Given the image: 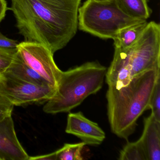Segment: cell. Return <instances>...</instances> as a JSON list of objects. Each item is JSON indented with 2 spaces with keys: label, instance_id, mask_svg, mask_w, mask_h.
Returning a JSON list of instances; mask_svg holds the SVG:
<instances>
[{
  "label": "cell",
  "instance_id": "obj_4",
  "mask_svg": "<svg viewBox=\"0 0 160 160\" xmlns=\"http://www.w3.org/2000/svg\"><path fill=\"white\" fill-rule=\"evenodd\" d=\"M143 21L124 13L116 0H87L78 10L79 29L102 39H113L122 29Z\"/></svg>",
  "mask_w": 160,
  "mask_h": 160
},
{
  "label": "cell",
  "instance_id": "obj_22",
  "mask_svg": "<svg viewBox=\"0 0 160 160\" xmlns=\"http://www.w3.org/2000/svg\"><path fill=\"white\" fill-rule=\"evenodd\" d=\"M8 10L7 3L5 0H0V23L4 19Z\"/></svg>",
  "mask_w": 160,
  "mask_h": 160
},
{
  "label": "cell",
  "instance_id": "obj_6",
  "mask_svg": "<svg viewBox=\"0 0 160 160\" xmlns=\"http://www.w3.org/2000/svg\"><path fill=\"white\" fill-rule=\"evenodd\" d=\"M56 90V87L30 83L7 72L2 74L0 94L14 106L45 102L54 96Z\"/></svg>",
  "mask_w": 160,
  "mask_h": 160
},
{
  "label": "cell",
  "instance_id": "obj_5",
  "mask_svg": "<svg viewBox=\"0 0 160 160\" xmlns=\"http://www.w3.org/2000/svg\"><path fill=\"white\" fill-rule=\"evenodd\" d=\"M132 77L142 72L160 69V26L148 23L137 42L132 47Z\"/></svg>",
  "mask_w": 160,
  "mask_h": 160
},
{
  "label": "cell",
  "instance_id": "obj_21",
  "mask_svg": "<svg viewBox=\"0 0 160 160\" xmlns=\"http://www.w3.org/2000/svg\"><path fill=\"white\" fill-rule=\"evenodd\" d=\"M29 160H57V155L56 152L41 156H32L30 157Z\"/></svg>",
  "mask_w": 160,
  "mask_h": 160
},
{
  "label": "cell",
  "instance_id": "obj_17",
  "mask_svg": "<svg viewBox=\"0 0 160 160\" xmlns=\"http://www.w3.org/2000/svg\"><path fill=\"white\" fill-rule=\"evenodd\" d=\"M149 109L151 110V115L160 122V76L157 78L151 95Z\"/></svg>",
  "mask_w": 160,
  "mask_h": 160
},
{
  "label": "cell",
  "instance_id": "obj_1",
  "mask_svg": "<svg viewBox=\"0 0 160 160\" xmlns=\"http://www.w3.org/2000/svg\"><path fill=\"white\" fill-rule=\"evenodd\" d=\"M81 0H11L16 27L24 41L39 43L53 54L76 34Z\"/></svg>",
  "mask_w": 160,
  "mask_h": 160
},
{
  "label": "cell",
  "instance_id": "obj_13",
  "mask_svg": "<svg viewBox=\"0 0 160 160\" xmlns=\"http://www.w3.org/2000/svg\"><path fill=\"white\" fill-rule=\"evenodd\" d=\"M148 23L144 20L122 29L113 39L115 48L126 49L132 47L140 38Z\"/></svg>",
  "mask_w": 160,
  "mask_h": 160
},
{
  "label": "cell",
  "instance_id": "obj_8",
  "mask_svg": "<svg viewBox=\"0 0 160 160\" xmlns=\"http://www.w3.org/2000/svg\"><path fill=\"white\" fill-rule=\"evenodd\" d=\"M65 132L80 138L86 145L98 146L106 138L105 133L98 123L86 118L80 111L68 114Z\"/></svg>",
  "mask_w": 160,
  "mask_h": 160
},
{
  "label": "cell",
  "instance_id": "obj_2",
  "mask_svg": "<svg viewBox=\"0 0 160 160\" xmlns=\"http://www.w3.org/2000/svg\"><path fill=\"white\" fill-rule=\"evenodd\" d=\"M160 76V69L148 70L133 77L125 87H108V116L113 133L126 140L133 133L138 120L149 109L151 95Z\"/></svg>",
  "mask_w": 160,
  "mask_h": 160
},
{
  "label": "cell",
  "instance_id": "obj_12",
  "mask_svg": "<svg viewBox=\"0 0 160 160\" xmlns=\"http://www.w3.org/2000/svg\"><path fill=\"white\" fill-rule=\"evenodd\" d=\"M5 72L10 73L16 77L30 83L39 86L54 87L29 67L24 62L18 52L16 54L12 62Z\"/></svg>",
  "mask_w": 160,
  "mask_h": 160
},
{
  "label": "cell",
  "instance_id": "obj_15",
  "mask_svg": "<svg viewBox=\"0 0 160 160\" xmlns=\"http://www.w3.org/2000/svg\"><path fill=\"white\" fill-rule=\"evenodd\" d=\"M120 160H148L141 141L138 139L133 142H127L120 152Z\"/></svg>",
  "mask_w": 160,
  "mask_h": 160
},
{
  "label": "cell",
  "instance_id": "obj_3",
  "mask_svg": "<svg viewBox=\"0 0 160 160\" xmlns=\"http://www.w3.org/2000/svg\"><path fill=\"white\" fill-rule=\"evenodd\" d=\"M107 70L97 62H89L62 71L56 93L46 102L43 110L51 114L70 112L102 89Z\"/></svg>",
  "mask_w": 160,
  "mask_h": 160
},
{
  "label": "cell",
  "instance_id": "obj_7",
  "mask_svg": "<svg viewBox=\"0 0 160 160\" xmlns=\"http://www.w3.org/2000/svg\"><path fill=\"white\" fill-rule=\"evenodd\" d=\"M18 52L25 62L52 86L57 87L61 70L55 63L54 54L39 43L24 42L18 45Z\"/></svg>",
  "mask_w": 160,
  "mask_h": 160
},
{
  "label": "cell",
  "instance_id": "obj_10",
  "mask_svg": "<svg viewBox=\"0 0 160 160\" xmlns=\"http://www.w3.org/2000/svg\"><path fill=\"white\" fill-rule=\"evenodd\" d=\"M18 139L12 116L0 122V160H29Z\"/></svg>",
  "mask_w": 160,
  "mask_h": 160
},
{
  "label": "cell",
  "instance_id": "obj_18",
  "mask_svg": "<svg viewBox=\"0 0 160 160\" xmlns=\"http://www.w3.org/2000/svg\"><path fill=\"white\" fill-rule=\"evenodd\" d=\"M17 52V48H0V74H2L7 71Z\"/></svg>",
  "mask_w": 160,
  "mask_h": 160
},
{
  "label": "cell",
  "instance_id": "obj_14",
  "mask_svg": "<svg viewBox=\"0 0 160 160\" xmlns=\"http://www.w3.org/2000/svg\"><path fill=\"white\" fill-rule=\"evenodd\" d=\"M119 8L125 14L135 19L147 20L152 11L148 0H116Z\"/></svg>",
  "mask_w": 160,
  "mask_h": 160
},
{
  "label": "cell",
  "instance_id": "obj_19",
  "mask_svg": "<svg viewBox=\"0 0 160 160\" xmlns=\"http://www.w3.org/2000/svg\"><path fill=\"white\" fill-rule=\"evenodd\" d=\"M14 106L5 96L0 94V122L7 117L12 116Z\"/></svg>",
  "mask_w": 160,
  "mask_h": 160
},
{
  "label": "cell",
  "instance_id": "obj_24",
  "mask_svg": "<svg viewBox=\"0 0 160 160\" xmlns=\"http://www.w3.org/2000/svg\"><path fill=\"white\" fill-rule=\"evenodd\" d=\"M1 76L2 75L0 74V82H1Z\"/></svg>",
  "mask_w": 160,
  "mask_h": 160
},
{
  "label": "cell",
  "instance_id": "obj_23",
  "mask_svg": "<svg viewBox=\"0 0 160 160\" xmlns=\"http://www.w3.org/2000/svg\"><path fill=\"white\" fill-rule=\"evenodd\" d=\"M95 1L97 2H103V1H108V0H94Z\"/></svg>",
  "mask_w": 160,
  "mask_h": 160
},
{
  "label": "cell",
  "instance_id": "obj_20",
  "mask_svg": "<svg viewBox=\"0 0 160 160\" xmlns=\"http://www.w3.org/2000/svg\"><path fill=\"white\" fill-rule=\"evenodd\" d=\"M18 41L7 38L0 32V48H17Z\"/></svg>",
  "mask_w": 160,
  "mask_h": 160
},
{
  "label": "cell",
  "instance_id": "obj_11",
  "mask_svg": "<svg viewBox=\"0 0 160 160\" xmlns=\"http://www.w3.org/2000/svg\"><path fill=\"white\" fill-rule=\"evenodd\" d=\"M148 160H160V122L151 114L144 119V129L139 138Z\"/></svg>",
  "mask_w": 160,
  "mask_h": 160
},
{
  "label": "cell",
  "instance_id": "obj_16",
  "mask_svg": "<svg viewBox=\"0 0 160 160\" xmlns=\"http://www.w3.org/2000/svg\"><path fill=\"white\" fill-rule=\"evenodd\" d=\"M83 142L76 144H65L61 148L56 151L57 160H83L82 151L85 146Z\"/></svg>",
  "mask_w": 160,
  "mask_h": 160
},
{
  "label": "cell",
  "instance_id": "obj_9",
  "mask_svg": "<svg viewBox=\"0 0 160 160\" xmlns=\"http://www.w3.org/2000/svg\"><path fill=\"white\" fill-rule=\"evenodd\" d=\"M131 55L132 47L126 49L115 48L113 60L106 73L108 87L119 89L131 82L133 77Z\"/></svg>",
  "mask_w": 160,
  "mask_h": 160
}]
</instances>
